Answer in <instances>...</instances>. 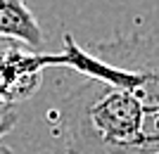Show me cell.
Here are the masks:
<instances>
[{"label":"cell","mask_w":159,"mask_h":154,"mask_svg":"<svg viewBox=\"0 0 159 154\" xmlns=\"http://www.w3.org/2000/svg\"><path fill=\"white\" fill-rule=\"evenodd\" d=\"M143 102L124 88L88 78L55 109L66 154H128L143 123Z\"/></svg>","instance_id":"1"},{"label":"cell","mask_w":159,"mask_h":154,"mask_svg":"<svg viewBox=\"0 0 159 154\" xmlns=\"http://www.w3.org/2000/svg\"><path fill=\"white\" fill-rule=\"evenodd\" d=\"M0 36L19 40L33 50L43 47V29L24 0H0Z\"/></svg>","instance_id":"4"},{"label":"cell","mask_w":159,"mask_h":154,"mask_svg":"<svg viewBox=\"0 0 159 154\" xmlns=\"http://www.w3.org/2000/svg\"><path fill=\"white\" fill-rule=\"evenodd\" d=\"M81 47L64 33V50L52 55V67H69L88 78H100L135 95L143 107L159 104V40L124 36Z\"/></svg>","instance_id":"2"},{"label":"cell","mask_w":159,"mask_h":154,"mask_svg":"<svg viewBox=\"0 0 159 154\" xmlns=\"http://www.w3.org/2000/svg\"><path fill=\"white\" fill-rule=\"evenodd\" d=\"M154 154H159V152H154Z\"/></svg>","instance_id":"7"},{"label":"cell","mask_w":159,"mask_h":154,"mask_svg":"<svg viewBox=\"0 0 159 154\" xmlns=\"http://www.w3.org/2000/svg\"><path fill=\"white\" fill-rule=\"evenodd\" d=\"M10 40L0 50V104L31 97L40 86V71L52 67V55H26Z\"/></svg>","instance_id":"3"},{"label":"cell","mask_w":159,"mask_h":154,"mask_svg":"<svg viewBox=\"0 0 159 154\" xmlns=\"http://www.w3.org/2000/svg\"><path fill=\"white\" fill-rule=\"evenodd\" d=\"M14 121H17V116H14V112H5V114L0 116V140L5 138L10 130L14 128ZM0 154H14L12 149H7L2 142H0Z\"/></svg>","instance_id":"5"},{"label":"cell","mask_w":159,"mask_h":154,"mask_svg":"<svg viewBox=\"0 0 159 154\" xmlns=\"http://www.w3.org/2000/svg\"><path fill=\"white\" fill-rule=\"evenodd\" d=\"M10 40H12V38H5V36H0V50H2V47H5Z\"/></svg>","instance_id":"6"}]
</instances>
